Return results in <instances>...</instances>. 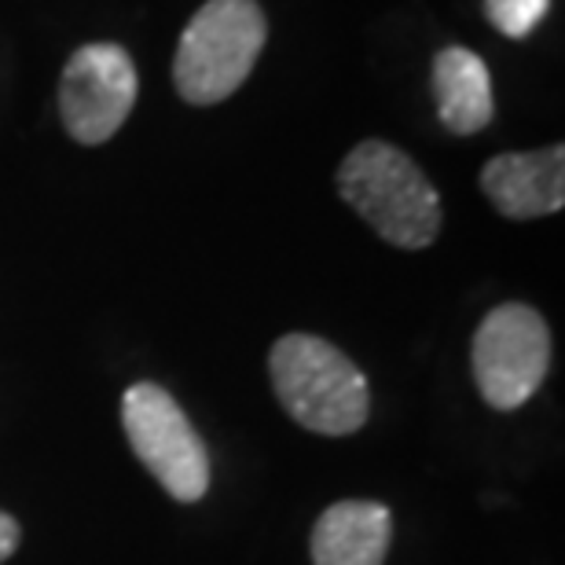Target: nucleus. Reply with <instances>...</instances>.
Segmentation results:
<instances>
[{"mask_svg":"<svg viewBox=\"0 0 565 565\" xmlns=\"http://www.w3.org/2000/svg\"><path fill=\"white\" fill-rule=\"evenodd\" d=\"M338 195L379 239L397 250H426L440 235V195L412 154L386 140H364L338 166Z\"/></svg>","mask_w":565,"mask_h":565,"instance_id":"nucleus-1","label":"nucleus"},{"mask_svg":"<svg viewBox=\"0 0 565 565\" xmlns=\"http://www.w3.org/2000/svg\"><path fill=\"white\" fill-rule=\"evenodd\" d=\"M276 401L309 434L349 437L367 423L371 386L353 360L320 334L290 331L268 353Z\"/></svg>","mask_w":565,"mask_h":565,"instance_id":"nucleus-2","label":"nucleus"},{"mask_svg":"<svg viewBox=\"0 0 565 565\" xmlns=\"http://www.w3.org/2000/svg\"><path fill=\"white\" fill-rule=\"evenodd\" d=\"M268 41L257 0H206L177 41L173 88L191 107L224 104L243 88Z\"/></svg>","mask_w":565,"mask_h":565,"instance_id":"nucleus-3","label":"nucleus"},{"mask_svg":"<svg viewBox=\"0 0 565 565\" xmlns=\"http://www.w3.org/2000/svg\"><path fill=\"white\" fill-rule=\"evenodd\" d=\"M551 327L533 305L503 301L473 331L470 367L481 397L495 412H518L533 401L551 371Z\"/></svg>","mask_w":565,"mask_h":565,"instance_id":"nucleus-4","label":"nucleus"},{"mask_svg":"<svg viewBox=\"0 0 565 565\" xmlns=\"http://www.w3.org/2000/svg\"><path fill=\"white\" fill-rule=\"evenodd\" d=\"M129 448L177 503H199L210 492V456L184 408L158 382H137L121 397Z\"/></svg>","mask_w":565,"mask_h":565,"instance_id":"nucleus-5","label":"nucleus"},{"mask_svg":"<svg viewBox=\"0 0 565 565\" xmlns=\"http://www.w3.org/2000/svg\"><path fill=\"white\" fill-rule=\"evenodd\" d=\"M140 96L132 55L115 41L82 44L60 77V118L82 147L107 143L126 126Z\"/></svg>","mask_w":565,"mask_h":565,"instance_id":"nucleus-6","label":"nucleus"},{"mask_svg":"<svg viewBox=\"0 0 565 565\" xmlns=\"http://www.w3.org/2000/svg\"><path fill=\"white\" fill-rule=\"evenodd\" d=\"M481 191L507 221L551 217L565 206V147L540 151H503L484 162Z\"/></svg>","mask_w":565,"mask_h":565,"instance_id":"nucleus-7","label":"nucleus"},{"mask_svg":"<svg viewBox=\"0 0 565 565\" xmlns=\"http://www.w3.org/2000/svg\"><path fill=\"white\" fill-rule=\"evenodd\" d=\"M393 514L379 500H338L316 518L309 536L312 565H386Z\"/></svg>","mask_w":565,"mask_h":565,"instance_id":"nucleus-8","label":"nucleus"},{"mask_svg":"<svg viewBox=\"0 0 565 565\" xmlns=\"http://www.w3.org/2000/svg\"><path fill=\"white\" fill-rule=\"evenodd\" d=\"M437 118L451 137H473L495 118L492 74L478 52L448 44L434 55Z\"/></svg>","mask_w":565,"mask_h":565,"instance_id":"nucleus-9","label":"nucleus"},{"mask_svg":"<svg viewBox=\"0 0 565 565\" xmlns=\"http://www.w3.org/2000/svg\"><path fill=\"white\" fill-rule=\"evenodd\" d=\"M551 0H484V15L503 38L522 41L547 19Z\"/></svg>","mask_w":565,"mask_h":565,"instance_id":"nucleus-10","label":"nucleus"},{"mask_svg":"<svg viewBox=\"0 0 565 565\" xmlns=\"http://www.w3.org/2000/svg\"><path fill=\"white\" fill-rule=\"evenodd\" d=\"M22 544V525L8 511H0V565H4Z\"/></svg>","mask_w":565,"mask_h":565,"instance_id":"nucleus-11","label":"nucleus"}]
</instances>
